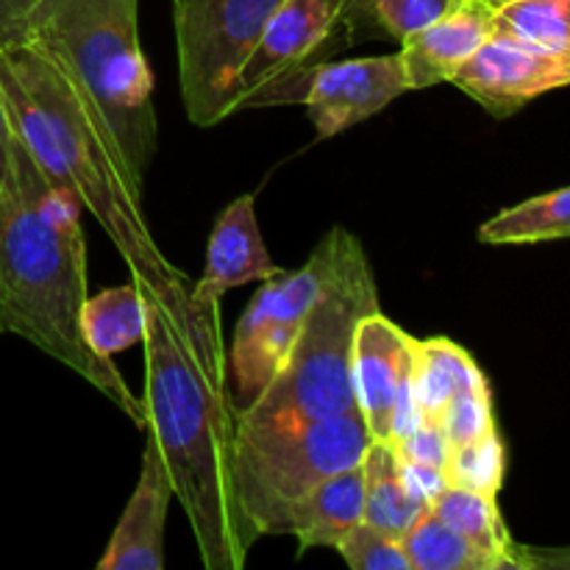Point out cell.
<instances>
[{
    "mask_svg": "<svg viewBox=\"0 0 570 570\" xmlns=\"http://www.w3.org/2000/svg\"><path fill=\"white\" fill-rule=\"evenodd\" d=\"M83 337L89 348L104 360L120 351L134 348L145 340V295L139 284L128 282L122 287L87 298L81 309Z\"/></svg>",
    "mask_w": 570,
    "mask_h": 570,
    "instance_id": "ffe728a7",
    "label": "cell"
},
{
    "mask_svg": "<svg viewBox=\"0 0 570 570\" xmlns=\"http://www.w3.org/2000/svg\"><path fill=\"white\" fill-rule=\"evenodd\" d=\"M479 387H488V379L462 345L445 337L415 340L412 399L417 415L426 421H440L443 410L456 395Z\"/></svg>",
    "mask_w": 570,
    "mask_h": 570,
    "instance_id": "e0dca14e",
    "label": "cell"
},
{
    "mask_svg": "<svg viewBox=\"0 0 570 570\" xmlns=\"http://www.w3.org/2000/svg\"><path fill=\"white\" fill-rule=\"evenodd\" d=\"M504 473L507 451L499 429L484 434V438L473 440V443L451 449L449 465H445L449 484L473 490V493L493 495V499H499L501 484H504Z\"/></svg>",
    "mask_w": 570,
    "mask_h": 570,
    "instance_id": "d4e9b609",
    "label": "cell"
},
{
    "mask_svg": "<svg viewBox=\"0 0 570 570\" xmlns=\"http://www.w3.org/2000/svg\"><path fill=\"white\" fill-rule=\"evenodd\" d=\"M326 265L328 237H323L304 267L276 273L256 289L248 309L239 317L234 345L226 356L234 412L248 410L278 376L321 293Z\"/></svg>",
    "mask_w": 570,
    "mask_h": 570,
    "instance_id": "ba28073f",
    "label": "cell"
},
{
    "mask_svg": "<svg viewBox=\"0 0 570 570\" xmlns=\"http://www.w3.org/2000/svg\"><path fill=\"white\" fill-rule=\"evenodd\" d=\"M284 0H173L178 78L200 128L239 111V76Z\"/></svg>",
    "mask_w": 570,
    "mask_h": 570,
    "instance_id": "52a82bcc",
    "label": "cell"
},
{
    "mask_svg": "<svg viewBox=\"0 0 570 570\" xmlns=\"http://www.w3.org/2000/svg\"><path fill=\"white\" fill-rule=\"evenodd\" d=\"M484 3H488V6H490V9H501V6L512 3V0H484Z\"/></svg>",
    "mask_w": 570,
    "mask_h": 570,
    "instance_id": "d6a6232c",
    "label": "cell"
},
{
    "mask_svg": "<svg viewBox=\"0 0 570 570\" xmlns=\"http://www.w3.org/2000/svg\"><path fill=\"white\" fill-rule=\"evenodd\" d=\"M495 37L570 53V0H512L495 9Z\"/></svg>",
    "mask_w": 570,
    "mask_h": 570,
    "instance_id": "cb8c5ba5",
    "label": "cell"
},
{
    "mask_svg": "<svg viewBox=\"0 0 570 570\" xmlns=\"http://www.w3.org/2000/svg\"><path fill=\"white\" fill-rule=\"evenodd\" d=\"M387 443L393 445L395 454H399L404 462L432 465V468H440V471H445V465H449L451 443L438 421H426V417H421L415 426L406 429V432L399 434V438L387 440Z\"/></svg>",
    "mask_w": 570,
    "mask_h": 570,
    "instance_id": "83f0119b",
    "label": "cell"
},
{
    "mask_svg": "<svg viewBox=\"0 0 570 570\" xmlns=\"http://www.w3.org/2000/svg\"><path fill=\"white\" fill-rule=\"evenodd\" d=\"M570 568V549L568 551H529V568Z\"/></svg>",
    "mask_w": 570,
    "mask_h": 570,
    "instance_id": "1f68e13d",
    "label": "cell"
},
{
    "mask_svg": "<svg viewBox=\"0 0 570 570\" xmlns=\"http://www.w3.org/2000/svg\"><path fill=\"white\" fill-rule=\"evenodd\" d=\"M440 426H443L445 438H449L451 449L456 445L473 443V440L484 438V434L495 432V412H493V393L488 387L468 390V393L456 395L440 415Z\"/></svg>",
    "mask_w": 570,
    "mask_h": 570,
    "instance_id": "4316f807",
    "label": "cell"
},
{
    "mask_svg": "<svg viewBox=\"0 0 570 570\" xmlns=\"http://www.w3.org/2000/svg\"><path fill=\"white\" fill-rule=\"evenodd\" d=\"M11 137H14V131H11L9 111H6L3 92H0V189L6 187L11 173Z\"/></svg>",
    "mask_w": 570,
    "mask_h": 570,
    "instance_id": "4dcf8cb0",
    "label": "cell"
},
{
    "mask_svg": "<svg viewBox=\"0 0 570 570\" xmlns=\"http://www.w3.org/2000/svg\"><path fill=\"white\" fill-rule=\"evenodd\" d=\"M449 83L471 95L490 115L510 117L529 100L570 87V53L532 48L493 33Z\"/></svg>",
    "mask_w": 570,
    "mask_h": 570,
    "instance_id": "8fae6325",
    "label": "cell"
},
{
    "mask_svg": "<svg viewBox=\"0 0 570 570\" xmlns=\"http://www.w3.org/2000/svg\"><path fill=\"white\" fill-rule=\"evenodd\" d=\"M334 551L354 570H412L404 543L379 532L365 521L356 523Z\"/></svg>",
    "mask_w": 570,
    "mask_h": 570,
    "instance_id": "484cf974",
    "label": "cell"
},
{
    "mask_svg": "<svg viewBox=\"0 0 570 570\" xmlns=\"http://www.w3.org/2000/svg\"><path fill=\"white\" fill-rule=\"evenodd\" d=\"M365 523L395 540H404L406 532L429 512V507L406 488L401 460L387 440H371L365 456Z\"/></svg>",
    "mask_w": 570,
    "mask_h": 570,
    "instance_id": "ac0fdd59",
    "label": "cell"
},
{
    "mask_svg": "<svg viewBox=\"0 0 570 570\" xmlns=\"http://www.w3.org/2000/svg\"><path fill=\"white\" fill-rule=\"evenodd\" d=\"M348 0H284L239 76V111L304 104L309 72L351 45Z\"/></svg>",
    "mask_w": 570,
    "mask_h": 570,
    "instance_id": "9c48e42d",
    "label": "cell"
},
{
    "mask_svg": "<svg viewBox=\"0 0 570 570\" xmlns=\"http://www.w3.org/2000/svg\"><path fill=\"white\" fill-rule=\"evenodd\" d=\"M323 287L298 340L271 387L245 412H234V432L298 426L312 417L356 410L351 351L362 317L379 312V289L360 239L332 228Z\"/></svg>",
    "mask_w": 570,
    "mask_h": 570,
    "instance_id": "5b68a950",
    "label": "cell"
},
{
    "mask_svg": "<svg viewBox=\"0 0 570 570\" xmlns=\"http://www.w3.org/2000/svg\"><path fill=\"white\" fill-rule=\"evenodd\" d=\"M173 484L159 451L145 445L137 488L106 543L98 570H161L165 568V523Z\"/></svg>",
    "mask_w": 570,
    "mask_h": 570,
    "instance_id": "5bb4252c",
    "label": "cell"
},
{
    "mask_svg": "<svg viewBox=\"0 0 570 570\" xmlns=\"http://www.w3.org/2000/svg\"><path fill=\"white\" fill-rule=\"evenodd\" d=\"M139 0H42L17 42L42 48L100 111L142 181L156 150L154 76L139 48Z\"/></svg>",
    "mask_w": 570,
    "mask_h": 570,
    "instance_id": "277c9868",
    "label": "cell"
},
{
    "mask_svg": "<svg viewBox=\"0 0 570 570\" xmlns=\"http://www.w3.org/2000/svg\"><path fill=\"white\" fill-rule=\"evenodd\" d=\"M460 0H348L345 26L351 45L362 39H393L404 42L421 28L449 14Z\"/></svg>",
    "mask_w": 570,
    "mask_h": 570,
    "instance_id": "603a6c76",
    "label": "cell"
},
{
    "mask_svg": "<svg viewBox=\"0 0 570 570\" xmlns=\"http://www.w3.org/2000/svg\"><path fill=\"white\" fill-rule=\"evenodd\" d=\"M401 473H404L406 488H410L412 493L429 507V510H432V504L438 501V495L449 488V476H445V471H440V468L417 465V462L401 460Z\"/></svg>",
    "mask_w": 570,
    "mask_h": 570,
    "instance_id": "f1b7e54d",
    "label": "cell"
},
{
    "mask_svg": "<svg viewBox=\"0 0 570 570\" xmlns=\"http://www.w3.org/2000/svg\"><path fill=\"white\" fill-rule=\"evenodd\" d=\"M365 521V471L362 462L317 482L287 512L284 534L298 540L301 551L337 549L340 540Z\"/></svg>",
    "mask_w": 570,
    "mask_h": 570,
    "instance_id": "2e32d148",
    "label": "cell"
},
{
    "mask_svg": "<svg viewBox=\"0 0 570 570\" xmlns=\"http://www.w3.org/2000/svg\"><path fill=\"white\" fill-rule=\"evenodd\" d=\"M412 570H507L501 557L479 549L476 543L440 521L432 510L401 540Z\"/></svg>",
    "mask_w": 570,
    "mask_h": 570,
    "instance_id": "7402d4cb",
    "label": "cell"
},
{
    "mask_svg": "<svg viewBox=\"0 0 570 570\" xmlns=\"http://www.w3.org/2000/svg\"><path fill=\"white\" fill-rule=\"evenodd\" d=\"M410 92L399 53L323 61L309 72L304 106L317 139L337 137Z\"/></svg>",
    "mask_w": 570,
    "mask_h": 570,
    "instance_id": "4fadbf2b",
    "label": "cell"
},
{
    "mask_svg": "<svg viewBox=\"0 0 570 570\" xmlns=\"http://www.w3.org/2000/svg\"><path fill=\"white\" fill-rule=\"evenodd\" d=\"M367 445L371 432L360 412L234 432V488L259 538L284 534L289 507L323 479L360 465Z\"/></svg>",
    "mask_w": 570,
    "mask_h": 570,
    "instance_id": "8992f818",
    "label": "cell"
},
{
    "mask_svg": "<svg viewBox=\"0 0 570 570\" xmlns=\"http://www.w3.org/2000/svg\"><path fill=\"white\" fill-rule=\"evenodd\" d=\"M412 373L415 337L382 309L362 317L351 351V382L371 440H393L421 421L412 399Z\"/></svg>",
    "mask_w": 570,
    "mask_h": 570,
    "instance_id": "30bf717a",
    "label": "cell"
},
{
    "mask_svg": "<svg viewBox=\"0 0 570 570\" xmlns=\"http://www.w3.org/2000/svg\"><path fill=\"white\" fill-rule=\"evenodd\" d=\"M0 92L11 131L42 176L98 220L139 289L170 312L200 365L228 382L226 351L206 337L193 312L195 284L156 245L142 212V181L131 173L89 95L31 42L0 48Z\"/></svg>",
    "mask_w": 570,
    "mask_h": 570,
    "instance_id": "6da1fadb",
    "label": "cell"
},
{
    "mask_svg": "<svg viewBox=\"0 0 570 570\" xmlns=\"http://www.w3.org/2000/svg\"><path fill=\"white\" fill-rule=\"evenodd\" d=\"M42 0H0V48L20 39L28 14Z\"/></svg>",
    "mask_w": 570,
    "mask_h": 570,
    "instance_id": "f546056e",
    "label": "cell"
},
{
    "mask_svg": "<svg viewBox=\"0 0 570 570\" xmlns=\"http://www.w3.org/2000/svg\"><path fill=\"white\" fill-rule=\"evenodd\" d=\"M145 295V429L206 570H243L259 540L234 488V406L170 312Z\"/></svg>",
    "mask_w": 570,
    "mask_h": 570,
    "instance_id": "3957f363",
    "label": "cell"
},
{
    "mask_svg": "<svg viewBox=\"0 0 570 570\" xmlns=\"http://www.w3.org/2000/svg\"><path fill=\"white\" fill-rule=\"evenodd\" d=\"M284 267L276 265L262 239L256 220V198L239 195L220 212L206 245V265L200 282L193 287V312L212 343L220 340V301L228 289L248 282H265Z\"/></svg>",
    "mask_w": 570,
    "mask_h": 570,
    "instance_id": "7c38bea8",
    "label": "cell"
},
{
    "mask_svg": "<svg viewBox=\"0 0 570 570\" xmlns=\"http://www.w3.org/2000/svg\"><path fill=\"white\" fill-rule=\"evenodd\" d=\"M87 298L81 204L42 176L14 134L9 181L0 189V332L70 367L145 429L142 399L83 337Z\"/></svg>",
    "mask_w": 570,
    "mask_h": 570,
    "instance_id": "7a4b0ae2",
    "label": "cell"
},
{
    "mask_svg": "<svg viewBox=\"0 0 570 570\" xmlns=\"http://www.w3.org/2000/svg\"><path fill=\"white\" fill-rule=\"evenodd\" d=\"M495 9L484 0H460L449 14L434 20L401 42L410 89L449 83L451 76L493 37Z\"/></svg>",
    "mask_w": 570,
    "mask_h": 570,
    "instance_id": "9a60e30c",
    "label": "cell"
},
{
    "mask_svg": "<svg viewBox=\"0 0 570 570\" xmlns=\"http://www.w3.org/2000/svg\"><path fill=\"white\" fill-rule=\"evenodd\" d=\"M570 237V187L501 209L479 228L484 245H534Z\"/></svg>",
    "mask_w": 570,
    "mask_h": 570,
    "instance_id": "44dd1931",
    "label": "cell"
},
{
    "mask_svg": "<svg viewBox=\"0 0 570 570\" xmlns=\"http://www.w3.org/2000/svg\"><path fill=\"white\" fill-rule=\"evenodd\" d=\"M432 512L440 521L449 523L451 529L465 534L479 549L501 557L512 570L529 568V549L512 540L510 529L501 518L499 501L493 495L473 493V490L449 484L432 504Z\"/></svg>",
    "mask_w": 570,
    "mask_h": 570,
    "instance_id": "d6986e66",
    "label": "cell"
}]
</instances>
